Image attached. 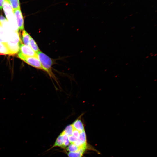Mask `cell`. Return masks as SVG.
I'll use <instances>...</instances> for the list:
<instances>
[{
    "label": "cell",
    "mask_w": 157,
    "mask_h": 157,
    "mask_svg": "<svg viewBox=\"0 0 157 157\" xmlns=\"http://www.w3.org/2000/svg\"><path fill=\"white\" fill-rule=\"evenodd\" d=\"M37 57L40 61L44 72L48 74L51 78L54 80L58 85L57 78L53 72L52 66L55 64V60L53 59L40 51L36 53Z\"/></svg>",
    "instance_id": "6da1fadb"
},
{
    "label": "cell",
    "mask_w": 157,
    "mask_h": 157,
    "mask_svg": "<svg viewBox=\"0 0 157 157\" xmlns=\"http://www.w3.org/2000/svg\"><path fill=\"white\" fill-rule=\"evenodd\" d=\"M6 43L12 55L19 51L22 42L17 31H15L9 33L8 41Z\"/></svg>",
    "instance_id": "7a4b0ae2"
},
{
    "label": "cell",
    "mask_w": 157,
    "mask_h": 157,
    "mask_svg": "<svg viewBox=\"0 0 157 157\" xmlns=\"http://www.w3.org/2000/svg\"><path fill=\"white\" fill-rule=\"evenodd\" d=\"M4 13L7 18L14 29L17 28L16 21L14 14L13 10L10 5L9 0H4L2 6Z\"/></svg>",
    "instance_id": "3957f363"
},
{
    "label": "cell",
    "mask_w": 157,
    "mask_h": 157,
    "mask_svg": "<svg viewBox=\"0 0 157 157\" xmlns=\"http://www.w3.org/2000/svg\"><path fill=\"white\" fill-rule=\"evenodd\" d=\"M18 57L23 61L32 66L44 71L41 63L37 57L26 56L19 53Z\"/></svg>",
    "instance_id": "277c9868"
},
{
    "label": "cell",
    "mask_w": 157,
    "mask_h": 157,
    "mask_svg": "<svg viewBox=\"0 0 157 157\" xmlns=\"http://www.w3.org/2000/svg\"><path fill=\"white\" fill-rule=\"evenodd\" d=\"M19 53L28 56L37 57V54L29 46H26L21 43L20 46Z\"/></svg>",
    "instance_id": "5b68a950"
},
{
    "label": "cell",
    "mask_w": 157,
    "mask_h": 157,
    "mask_svg": "<svg viewBox=\"0 0 157 157\" xmlns=\"http://www.w3.org/2000/svg\"><path fill=\"white\" fill-rule=\"evenodd\" d=\"M14 14L18 27V29H24V21L20 8L13 10Z\"/></svg>",
    "instance_id": "8992f818"
},
{
    "label": "cell",
    "mask_w": 157,
    "mask_h": 157,
    "mask_svg": "<svg viewBox=\"0 0 157 157\" xmlns=\"http://www.w3.org/2000/svg\"><path fill=\"white\" fill-rule=\"evenodd\" d=\"M82 115H81L72 124L74 129L80 132L85 130L84 124L81 119Z\"/></svg>",
    "instance_id": "52a82bcc"
},
{
    "label": "cell",
    "mask_w": 157,
    "mask_h": 157,
    "mask_svg": "<svg viewBox=\"0 0 157 157\" xmlns=\"http://www.w3.org/2000/svg\"><path fill=\"white\" fill-rule=\"evenodd\" d=\"M0 53L3 54L12 55L6 43L0 42Z\"/></svg>",
    "instance_id": "ba28073f"
},
{
    "label": "cell",
    "mask_w": 157,
    "mask_h": 157,
    "mask_svg": "<svg viewBox=\"0 0 157 157\" xmlns=\"http://www.w3.org/2000/svg\"><path fill=\"white\" fill-rule=\"evenodd\" d=\"M30 35L25 30H24L22 33V39L25 45L29 46Z\"/></svg>",
    "instance_id": "9c48e42d"
},
{
    "label": "cell",
    "mask_w": 157,
    "mask_h": 157,
    "mask_svg": "<svg viewBox=\"0 0 157 157\" xmlns=\"http://www.w3.org/2000/svg\"><path fill=\"white\" fill-rule=\"evenodd\" d=\"M29 46L36 53L40 51L36 43L31 36L30 39Z\"/></svg>",
    "instance_id": "30bf717a"
},
{
    "label": "cell",
    "mask_w": 157,
    "mask_h": 157,
    "mask_svg": "<svg viewBox=\"0 0 157 157\" xmlns=\"http://www.w3.org/2000/svg\"><path fill=\"white\" fill-rule=\"evenodd\" d=\"M9 0L13 10L20 8L19 0Z\"/></svg>",
    "instance_id": "8fae6325"
},
{
    "label": "cell",
    "mask_w": 157,
    "mask_h": 157,
    "mask_svg": "<svg viewBox=\"0 0 157 157\" xmlns=\"http://www.w3.org/2000/svg\"><path fill=\"white\" fill-rule=\"evenodd\" d=\"M78 139L82 142L84 145L86 147V138L85 130L80 133Z\"/></svg>",
    "instance_id": "7c38bea8"
},
{
    "label": "cell",
    "mask_w": 157,
    "mask_h": 157,
    "mask_svg": "<svg viewBox=\"0 0 157 157\" xmlns=\"http://www.w3.org/2000/svg\"><path fill=\"white\" fill-rule=\"evenodd\" d=\"M74 129L73 126L72 124H71L67 126L63 131V132L68 136H69L72 135Z\"/></svg>",
    "instance_id": "4fadbf2b"
},
{
    "label": "cell",
    "mask_w": 157,
    "mask_h": 157,
    "mask_svg": "<svg viewBox=\"0 0 157 157\" xmlns=\"http://www.w3.org/2000/svg\"><path fill=\"white\" fill-rule=\"evenodd\" d=\"M63 144V141L62 139V135L61 133L57 138L54 144L51 147V148L56 147H62Z\"/></svg>",
    "instance_id": "5bb4252c"
},
{
    "label": "cell",
    "mask_w": 157,
    "mask_h": 157,
    "mask_svg": "<svg viewBox=\"0 0 157 157\" xmlns=\"http://www.w3.org/2000/svg\"><path fill=\"white\" fill-rule=\"evenodd\" d=\"M79 147L74 144H71L66 148V150L69 152H76L78 151Z\"/></svg>",
    "instance_id": "9a60e30c"
},
{
    "label": "cell",
    "mask_w": 157,
    "mask_h": 157,
    "mask_svg": "<svg viewBox=\"0 0 157 157\" xmlns=\"http://www.w3.org/2000/svg\"><path fill=\"white\" fill-rule=\"evenodd\" d=\"M83 154L79 151L74 152H69L67 153L68 157H82Z\"/></svg>",
    "instance_id": "2e32d148"
},
{
    "label": "cell",
    "mask_w": 157,
    "mask_h": 157,
    "mask_svg": "<svg viewBox=\"0 0 157 157\" xmlns=\"http://www.w3.org/2000/svg\"><path fill=\"white\" fill-rule=\"evenodd\" d=\"M6 31L3 26L2 22L0 21V36L6 35Z\"/></svg>",
    "instance_id": "e0dca14e"
},
{
    "label": "cell",
    "mask_w": 157,
    "mask_h": 157,
    "mask_svg": "<svg viewBox=\"0 0 157 157\" xmlns=\"http://www.w3.org/2000/svg\"><path fill=\"white\" fill-rule=\"evenodd\" d=\"M78 138L72 135L68 136V140L70 143L71 144H73L78 140Z\"/></svg>",
    "instance_id": "ac0fdd59"
},
{
    "label": "cell",
    "mask_w": 157,
    "mask_h": 157,
    "mask_svg": "<svg viewBox=\"0 0 157 157\" xmlns=\"http://www.w3.org/2000/svg\"><path fill=\"white\" fill-rule=\"evenodd\" d=\"M80 132H79L78 130L74 128V129L73 131L72 135L78 138Z\"/></svg>",
    "instance_id": "d6986e66"
},
{
    "label": "cell",
    "mask_w": 157,
    "mask_h": 157,
    "mask_svg": "<svg viewBox=\"0 0 157 157\" xmlns=\"http://www.w3.org/2000/svg\"><path fill=\"white\" fill-rule=\"evenodd\" d=\"M4 0H0V10H2V6Z\"/></svg>",
    "instance_id": "ffe728a7"
}]
</instances>
